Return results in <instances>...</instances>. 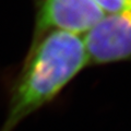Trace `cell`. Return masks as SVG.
<instances>
[{"label":"cell","instance_id":"3957f363","mask_svg":"<svg viewBox=\"0 0 131 131\" xmlns=\"http://www.w3.org/2000/svg\"><path fill=\"white\" fill-rule=\"evenodd\" d=\"M89 66L131 61V7L107 14L83 37Z\"/></svg>","mask_w":131,"mask_h":131},{"label":"cell","instance_id":"277c9868","mask_svg":"<svg viewBox=\"0 0 131 131\" xmlns=\"http://www.w3.org/2000/svg\"><path fill=\"white\" fill-rule=\"evenodd\" d=\"M93 1L100 7L105 15L118 13L131 7V2L128 0H93Z\"/></svg>","mask_w":131,"mask_h":131},{"label":"cell","instance_id":"6da1fadb","mask_svg":"<svg viewBox=\"0 0 131 131\" xmlns=\"http://www.w3.org/2000/svg\"><path fill=\"white\" fill-rule=\"evenodd\" d=\"M89 66L83 37L54 31L32 42L7 88V112L0 131H14L45 107Z\"/></svg>","mask_w":131,"mask_h":131},{"label":"cell","instance_id":"5b68a950","mask_svg":"<svg viewBox=\"0 0 131 131\" xmlns=\"http://www.w3.org/2000/svg\"><path fill=\"white\" fill-rule=\"evenodd\" d=\"M128 1H129V2H131V0H128Z\"/></svg>","mask_w":131,"mask_h":131},{"label":"cell","instance_id":"7a4b0ae2","mask_svg":"<svg viewBox=\"0 0 131 131\" xmlns=\"http://www.w3.org/2000/svg\"><path fill=\"white\" fill-rule=\"evenodd\" d=\"M104 16L93 0H35L32 42L54 31L85 35Z\"/></svg>","mask_w":131,"mask_h":131}]
</instances>
